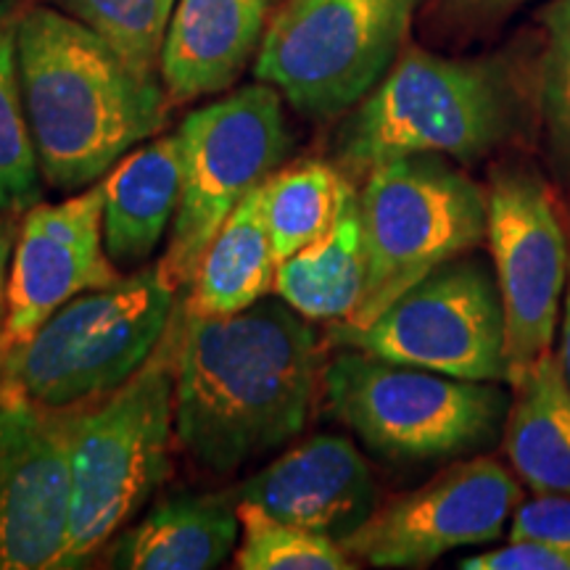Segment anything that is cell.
I'll return each mask as SVG.
<instances>
[{
  "mask_svg": "<svg viewBox=\"0 0 570 570\" xmlns=\"http://www.w3.org/2000/svg\"><path fill=\"white\" fill-rule=\"evenodd\" d=\"M460 3L475 13H499V11L512 9V6L523 3V0H460Z\"/></svg>",
  "mask_w": 570,
  "mask_h": 570,
  "instance_id": "cell-31",
  "label": "cell"
},
{
  "mask_svg": "<svg viewBox=\"0 0 570 570\" xmlns=\"http://www.w3.org/2000/svg\"><path fill=\"white\" fill-rule=\"evenodd\" d=\"M520 96L499 59H446L412 48L352 106L336 135L348 180L404 156L475 161L518 132Z\"/></svg>",
  "mask_w": 570,
  "mask_h": 570,
  "instance_id": "cell-3",
  "label": "cell"
},
{
  "mask_svg": "<svg viewBox=\"0 0 570 570\" xmlns=\"http://www.w3.org/2000/svg\"><path fill=\"white\" fill-rule=\"evenodd\" d=\"M277 259L269 238L262 185L248 190L219 227L198 265L185 312L225 317L265 298L275 285Z\"/></svg>",
  "mask_w": 570,
  "mask_h": 570,
  "instance_id": "cell-21",
  "label": "cell"
},
{
  "mask_svg": "<svg viewBox=\"0 0 570 570\" xmlns=\"http://www.w3.org/2000/svg\"><path fill=\"white\" fill-rule=\"evenodd\" d=\"M462 570H570V550L544 541H510L499 550L473 554Z\"/></svg>",
  "mask_w": 570,
  "mask_h": 570,
  "instance_id": "cell-28",
  "label": "cell"
},
{
  "mask_svg": "<svg viewBox=\"0 0 570 570\" xmlns=\"http://www.w3.org/2000/svg\"><path fill=\"white\" fill-rule=\"evenodd\" d=\"M487 240L504 309L508 386L552 352L568 291V240L554 198L531 169H499L489 190Z\"/></svg>",
  "mask_w": 570,
  "mask_h": 570,
  "instance_id": "cell-11",
  "label": "cell"
},
{
  "mask_svg": "<svg viewBox=\"0 0 570 570\" xmlns=\"http://www.w3.org/2000/svg\"><path fill=\"white\" fill-rule=\"evenodd\" d=\"M0 212H6V209H3V206H0Z\"/></svg>",
  "mask_w": 570,
  "mask_h": 570,
  "instance_id": "cell-33",
  "label": "cell"
},
{
  "mask_svg": "<svg viewBox=\"0 0 570 570\" xmlns=\"http://www.w3.org/2000/svg\"><path fill=\"white\" fill-rule=\"evenodd\" d=\"M365 283V225L360 188L352 183L331 230L277 265L273 291L306 320L336 323L356 309Z\"/></svg>",
  "mask_w": 570,
  "mask_h": 570,
  "instance_id": "cell-20",
  "label": "cell"
},
{
  "mask_svg": "<svg viewBox=\"0 0 570 570\" xmlns=\"http://www.w3.org/2000/svg\"><path fill=\"white\" fill-rule=\"evenodd\" d=\"M142 77L159 80L161 53L177 0H61Z\"/></svg>",
  "mask_w": 570,
  "mask_h": 570,
  "instance_id": "cell-25",
  "label": "cell"
},
{
  "mask_svg": "<svg viewBox=\"0 0 570 570\" xmlns=\"http://www.w3.org/2000/svg\"><path fill=\"white\" fill-rule=\"evenodd\" d=\"M177 135L183 194L159 267L175 288H185L235 206L285 161L291 130L281 90L256 82L188 114Z\"/></svg>",
  "mask_w": 570,
  "mask_h": 570,
  "instance_id": "cell-9",
  "label": "cell"
},
{
  "mask_svg": "<svg viewBox=\"0 0 570 570\" xmlns=\"http://www.w3.org/2000/svg\"><path fill=\"white\" fill-rule=\"evenodd\" d=\"M520 502V483L502 462L460 460L377 508L341 547L373 568H425L460 547L502 539Z\"/></svg>",
  "mask_w": 570,
  "mask_h": 570,
  "instance_id": "cell-12",
  "label": "cell"
},
{
  "mask_svg": "<svg viewBox=\"0 0 570 570\" xmlns=\"http://www.w3.org/2000/svg\"><path fill=\"white\" fill-rule=\"evenodd\" d=\"M240 539L233 566L240 570H348L356 560L336 539L269 515L254 502H235Z\"/></svg>",
  "mask_w": 570,
  "mask_h": 570,
  "instance_id": "cell-24",
  "label": "cell"
},
{
  "mask_svg": "<svg viewBox=\"0 0 570 570\" xmlns=\"http://www.w3.org/2000/svg\"><path fill=\"white\" fill-rule=\"evenodd\" d=\"M104 190L106 252L119 269H140L180 206V135H164L122 156L104 177Z\"/></svg>",
  "mask_w": 570,
  "mask_h": 570,
  "instance_id": "cell-18",
  "label": "cell"
},
{
  "mask_svg": "<svg viewBox=\"0 0 570 570\" xmlns=\"http://www.w3.org/2000/svg\"><path fill=\"white\" fill-rule=\"evenodd\" d=\"M320 383L315 327L283 298L177 320L175 439L202 470L235 473L296 439Z\"/></svg>",
  "mask_w": 570,
  "mask_h": 570,
  "instance_id": "cell-1",
  "label": "cell"
},
{
  "mask_svg": "<svg viewBox=\"0 0 570 570\" xmlns=\"http://www.w3.org/2000/svg\"><path fill=\"white\" fill-rule=\"evenodd\" d=\"M352 180L336 164L304 161L262 183V202L277 265L315 244L336 223Z\"/></svg>",
  "mask_w": 570,
  "mask_h": 570,
  "instance_id": "cell-22",
  "label": "cell"
},
{
  "mask_svg": "<svg viewBox=\"0 0 570 570\" xmlns=\"http://www.w3.org/2000/svg\"><path fill=\"white\" fill-rule=\"evenodd\" d=\"M240 520L225 494H175L161 499L130 529L104 547V568L214 570L238 547Z\"/></svg>",
  "mask_w": 570,
  "mask_h": 570,
  "instance_id": "cell-17",
  "label": "cell"
},
{
  "mask_svg": "<svg viewBox=\"0 0 570 570\" xmlns=\"http://www.w3.org/2000/svg\"><path fill=\"white\" fill-rule=\"evenodd\" d=\"M177 315L151 360L114 394L63 410L69 533L56 570L85 568L167 481L175 439Z\"/></svg>",
  "mask_w": 570,
  "mask_h": 570,
  "instance_id": "cell-4",
  "label": "cell"
},
{
  "mask_svg": "<svg viewBox=\"0 0 570 570\" xmlns=\"http://www.w3.org/2000/svg\"><path fill=\"white\" fill-rule=\"evenodd\" d=\"M327 407L389 460H444L479 452L502 431L510 399L487 381L399 365L341 348L323 370Z\"/></svg>",
  "mask_w": 570,
  "mask_h": 570,
  "instance_id": "cell-7",
  "label": "cell"
},
{
  "mask_svg": "<svg viewBox=\"0 0 570 570\" xmlns=\"http://www.w3.org/2000/svg\"><path fill=\"white\" fill-rule=\"evenodd\" d=\"M367 283L336 323L365 327L439 265L473 252L489 230V196L441 156H404L362 177Z\"/></svg>",
  "mask_w": 570,
  "mask_h": 570,
  "instance_id": "cell-6",
  "label": "cell"
},
{
  "mask_svg": "<svg viewBox=\"0 0 570 570\" xmlns=\"http://www.w3.org/2000/svg\"><path fill=\"white\" fill-rule=\"evenodd\" d=\"M504 452L533 494L570 497V383L560 356L547 352L512 386Z\"/></svg>",
  "mask_w": 570,
  "mask_h": 570,
  "instance_id": "cell-19",
  "label": "cell"
},
{
  "mask_svg": "<svg viewBox=\"0 0 570 570\" xmlns=\"http://www.w3.org/2000/svg\"><path fill=\"white\" fill-rule=\"evenodd\" d=\"M327 344L465 381L508 383L502 296L479 256L439 265L365 327L331 323Z\"/></svg>",
  "mask_w": 570,
  "mask_h": 570,
  "instance_id": "cell-10",
  "label": "cell"
},
{
  "mask_svg": "<svg viewBox=\"0 0 570 570\" xmlns=\"http://www.w3.org/2000/svg\"><path fill=\"white\" fill-rule=\"evenodd\" d=\"M420 0H288L269 21L254 77L298 114L327 119L394 67Z\"/></svg>",
  "mask_w": 570,
  "mask_h": 570,
  "instance_id": "cell-8",
  "label": "cell"
},
{
  "mask_svg": "<svg viewBox=\"0 0 570 570\" xmlns=\"http://www.w3.org/2000/svg\"><path fill=\"white\" fill-rule=\"evenodd\" d=\"M104 180L61 204H35L24 212L0 325L3 352L19 346L38 327L85 291L122 281L104 244Z\"/></svg>",
  "mask_w": 570,
  "mask_h": 570,
  "instance_id": "cell-14",
  "label": "cell"
},
{
  "mask_svg": "<svg viewBox=\"0 0 570 570\" xmlns=\"http://www.w3.org/2000/svg\"><path fill=\"white\" fill-rule=\"evenodd\" d=\"M19 85L42 180L77 190L167 122V88L142 77L71 13L27 6L19 21Z\"/></svg>",
  "mask_w": 570,
  "mask_h": 570,
  "instance_id": "cell-2",
  "label": "cell"
},
{
  "mask_svg": "<svg viewBox=\"0 0 570 570\" xmlns=\"http://www.w3.org/2000/svg\"><path fill=\"white\" fill-rule=\"evenodd\" d=\"M69 512L63 412L0 394V570L59 566Z\"/></svg>",
  "mask_w": 570,
  "mask_h": 570,
  "instance_id": "cell-13",
  "label": "cell"
},
{
  "mask_svg": "<svg viewBox=\"0 0 570 570\" xmlns=\"http://www.w3.org/2000/svg\"><path fill=\"white\" fill-rule=\"evenodd\" d=\"M269 0H177L161 53V82L175 101L223 92L265 40Z\"/></svg>",
  "mask_w": 570,
  "mask_h": 570,
  "instance_id": "cell-16",
  "label": "cell"
},
{
  "mask_svg": "<svg viewBox=\"0 0 570 570\" xmlns=\"http://www.w3.org/2000/svg\"><path fill=\"white\" fill-rule=\"evenodd\" d=\"M541 30L539 114L554 175L570 188V0H552L541 11Z\"/></svg>",
  "mask_w": 570,
  "mask_h": 570,
  "instance_id": "cell-26",
  "label": "cell"
},
{
  "mask_svg": "<svg viewBox=\"0 0 570 570\" xmlns=\"http://www.w3.org/2000/svg\"><path fill=\"white\" fill-rule=\"evenodd\" d=\"M177 288L161 267L85 291L6 352L3 391L46 410H77L125 386L167 336Z\"/></svg>",
  "mask_w": 570,
  "mask_h": 570,
  "instance_id": "cell-5",
  "label": "cell"
},
{
  "mask_svg": "<svg viewBox=\"0 0 570 570\" xmlns=\"http://www.w3.org/2000/svg\"><path fill=\"white\" fill-rule=\"evenodd\" d=\"M27 0H0V206L27 212L40 204V167L19 85V21Z\"/></svg>",
  "mask_w": 570,
  "mask_h": 570,
  "instance_id": "cell-23",
  "label": "cell"
},
{
  "mask_svg": "<svg viewBox=\"0 0 570 570\" xmlns=\"http://www.w3.org/2000/svg\"><path fill=\"white\" fill-rule=\"evenodd\" d=\"M17 225H13V212H0V325L6 317V294H9V273H11V252L17 248Z\"/></svg>",
  "mask_w": 570,
  "mask_h": 570,
  "instance_id": "cell-29",
  "label": "cell"
},
{
  "mask_svg": "<svg viewBox=\"0 0 570 570\" xmlns=\"http://www.w3.org/2000/svg\"><path fill=\"white\" fill-rule=\"evenodd\" d=\"M235 502H254L269 515L325 533L338 544L377 510V487L346 436L304 439L302 444L238 483Z\"/></svg>",
  "mask_w": 570,
  "mask_h": 570,
  "instance_id": "cell-15",
  "label": "cell"
},
{
  "mask_svg": "<svg viewBox=\"0 0 570 570\" xmlns=\"http://www.w3.org/2000/svg\"><path fill=\"white\" fill-rule=\"evenodd\" d=\"M3 360H6V352L3 346H0V391H3Z\"/></svg>",
  "mask_w": 570,
  "mask_h": 570,
  "instance_id": "cell-32",
  "label": "cell"
},
{
  "mask_svg": "<svg viewBox=\"0 0 570 570\" xmlns=\"http://www.w3.org/2000/svg\"><path fill=\"white\" fill-rule=\"evenodd\" d=\"M566 312H562V327H560V348H558V356H560V365H562V373H566L568 383H570V277H568V291H566Z\"/></svg>",
  "mask_w": 570,
  "mask_h": 570,
  "instance_id": "cell-30",
  "label": "cell"
},
{
  "mask_svg": "<svg viewBox=\"0 0 570 570\" xmlns=\"http://www.w3.org/2000/svg\"><path fill=\"white\" fill-rule=\"evenodd\" d=\"M510 541H544L570 550V497L537 494L512 512Z\"/></svg>",
  "mask_w": 570,
  "mask_h": 570,
  "instance_id": "cell-27",
  "label": "cell"
}]
</instances>
